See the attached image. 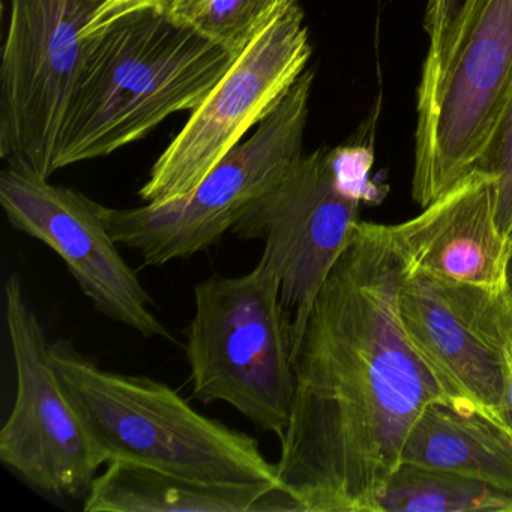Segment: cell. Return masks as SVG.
I'll return each mask as SVG.
<instances>
[{"instance_id":"obj_16","label":"cell","mask_w":512,"mask_h":512,"mask_svg":"<svg viewBox=\"0 0 512 512\" xmlns=\"http://www.w3.org/2000/svg\"><path fill=\"white\" fill-rule=\"evenodd\" d=\"M379 512H512V494L448 470L401 461L380 494Z\"/></svg>"},{"instance_id":"obj_14","label":"cell","mask_w":512,"mask_h":512,"mask_svg":"<svg viewBox=\"0 0 512 512\" xmlns=\"http://www.w3.org/2000/svg\"><path fill=\"white\" fill-rule=\"evenodd\" d=\"M86 512H301L280 484L200 481L128 461L94 479Z\"/></svg>"},{"instance_id":"obj_23","label":"cell","mask_w":512,"mask_h":512,"mask_svg":"<svg viewBox=\"0 0 512 512\" xmlns=\"http://www.w3.org/2000/svg\"><path fill=\"white\" fill-rule=\"evenodd\" d=\"M101 2H103V0H101Z\"/></svg>"},{"instance_id":"obj_6","label":"cell","mask_w":512,"mask_h":512,"mask_svg":"<svg viewBox=\"0 0 512 512\" xmlns=\"http://www.w3.org/2000/svg\"><path fill=\"white\" fill-rule=\"evenodd\" d=\"M367 149H317L265 196L244 209L230 232L265 244L260 262L281 283L293 310V346L331 269L358 230L359 209L370 199Z\"/></svg>"},{"instance_id":"obj_20","label":"cell","mask_w":512,"mask_h":512,"mask_svg":"<svg viewBox=\"0 0 512 512\" xmlns=\"http://www.w3.org/2000/svg\"><path fill=\"white\" fill-rule=\"evenodd\" d=\"M199 2L202 0H103L95 8L88 26L83 31V37H89L115 20L140 11H154L178 20Z\"/></svg>"},{"instance_id":"obj_8","label":"cell","mask_w":512,"mask_h":512,"mask_svg":"<svg viewBox=\"0 0 512 512\" xmlns=\"http://www.w3.org/2000/svg\"><path fill=\"white\" fill-rule=\"evenodd\" d=\"M410 346L436 380L445 404L512 430L505 395V349L512 296L409 269L398 298Z\"/></svg>"},{"instance_id":"obj_13","label":"cell","mask_w":512,"mask_h":512,"mask_svg":"<svg viewBox=\"0 0 512 512\" xmlns=\"http://www.w3.org/2000/svg\"><path fill=\"white\" fill-rule=\"evenodd\" d=\"M392 235L409 269L455 283L508 290L512 251L494 217V175L475 170L451 190L400 224Z\"/></svg>"},{"instance_id":"obj_19","label":"cell","mask_w":512,"mask_h":512,"mask_svg":"<svg viewBox=\"0 0 512 512\" xmlns=\"http://www.w3.org/2000/svg\"><path fill=\"white\" fill-rule=\"evenodd\" d=\"M479 169L494 175V217L512 251V91Z\"/></svg>"},{"instance_id":"obj_4","label":"cell","mask_w":512,"mask_h":512,"mask_svg":"<svg viewBox=\"0 0 512 512\" xmlns=\"http://www.w3.org/2000/svg\"><path fill=\"white\" fill-rule=\"evenodd\" d=\"M187 358L200 403L230 404L260 431L283 437L296 394L293 334L277 275L257 263L242 277L194 287Z\"/></svg>"},{"instance_id":"obj_17","label":"cell","mask_w":512,"mask_h":512,"mask_svg":"<svg viewBox=\"0 0 512 512\" xmlns=\"http://www.w3.org/2000/svg\"><path fill=\"white\" fill-rule=\"evenodd\" d=\"M295 2L298 0H202L178 20L238 56Z\"/></svg>"},{"instance_id":"obj_3","label":"cell","mask_w":512,"mask_h":512,"mask_svg":"<svg viewBox=\"0 0 512 512\" xmlns=\"http://www.w3.org/2000/svg\"><path fill=\"white\" fill-rule=\"evenodd\" d=\"M50 361L103 463L128 461L200 481L278 484L254 437L194 410L166 383L98 367L68 340Z\"/></svg>"},{"instance_id":"obj_18","label":"cell","mask_w":512,"mask_h":512,"mask_svg":"<svg viewBox=\"0 0 512 512\" xmlns=\"http://www.w3.org/2000/svg\"><path fill=\"white\" fill-rule=\"evenodd\" d=\"M479 0H428L425 32L428 52L418 88V116L425 115L436 101L446 71L463 41Z\"/></svg>"},{"instance_id":"obj_15","label":"cell","mask_w":512,"mask_h":512,"mask_svg":"<svg viewBox=\"0 0 512 512\" xmlns=\"http://www.w3.org/2000/svg\"><path fill=\"white\" fill-rule=\"evenodd\" d=\"M401 461L448 470L512 494V430L440 401L413 425Z\"/></svg>"},{"instance_id":"obj_10","label":"cell","mask_w":512,"mask_h":512,"mask_svg":"<svg viewBox=\"0 0 512 512\" xmlns=\"http://www.w3.org/2000/svg\"><path fill=\"white\" fill-rule=\"evenodd\" d=\"M512 91V0H479L431 109L418 116L412 196L421 208L481 163Z\"/></svg>"},{"instance_id":"obj_9","label":"cell","mask_w":512,"mask_h":512,"mask_svg":"<svg viewBox=\"0 0 512 512\" xmlns=\"http://www.w3.org/2000/svg\"><path fill=\"white\" fill-rule=\"evenodd\" d=\"M101 0H10L0 67V157L49 178Z\"/></svg>"},{"instance_id":"obj_22","label":"cell","mask_w":512,"mask_h":512,"mask_svg":"<svg viewBox=\"0 0 512 512\" xmlns=\"http://www.w3.org/2000/svg\"><path fill=\"white\" fill-rule=\"evenodd\" d=\"M508 292L512 296V256L508 266Z\"/></svg>"},{"instance_id":"obj_11","label":"cell","mask_w":512,"mask_h":512,"mask_svg":"<svg viewBox=\"0 0 512 512\" xmlns=\"http://www.w3.org/2000/svg\"><path fill=\"white\" fill-rule=\"evenodd\" d=\"M4 292L17 392L13 412L0 430V460L35 490L86 497L103 460L59 382L22 277L10 275Z\"/></svg>"},{"instance_id":"obj_2","label":"cell","mask_w":512,"mask_h":512,"mask_svg":"<svg viewBox=\"0 0 512 512\" xmlns=\"http://www.w3.org/2000/svg\"><path fill=\"white\" fill-rule=\"evenodd\" d=\"M238 56L166 14H128L89 35L55 172L139 142L193 112Z\"/></svg>"},{"instance_id":"obj_12","label":"cell","mask_w":512,"mask_h":512,"mask_svg":"<svg viewBox=\"0 0 512 512\" xmlns=\"http://www.w3.org/2000/svg\"><path fill=\"white\" fill-rule=\"evenodd\" d=\"M0 205L13 229L44 242L65 263L95 310L146 338H172L152 299L113 241L104 206L17 164L0 173Z\"/></svg>"},{"instance_id":"obj_7","label":"cell","mask_w":512,"mask_h":512,"mask_svg":"<svg viewBox=\"0 0 512 512\" xmlns=\"http://www.w3.org/2000/svg\"><path fill=\"white\" fill-rule=\"evenodd\" d=\"M310 58V35L298 0L248 43L191 112L140 188L145 205L190 194L280 103Z\"/></svg>"},{"instance_id":"obj_1","label":"cell","mask_w":512,"mask_h":512,"mask_svg":"<svg viewBox=\"0 0 512 512\" xmlns=\"http://www.w3.org/2000/svg\"><path fill=\"white\" fill-rule=\"evenodd\" d=\"M407 271L391 226L361 221L311 305L275 463L301 512H379L413 425L445 403L401 325Z\"/></svg>"},{"instance_id":"obj_5","label":"cell","mask_w":512,"mask_h":512,"mask_svg":"<svg viewBox=\"0 0 512 512\" xmlns=\"http://www.w3.org/2000/svg\"><path fill=\"white\" fill-rule=\"evenodd\" d=\"M313 71L305 70L280 103L187 196L133 209L104 206L118 245L145 265L163 266L208 250L232 229L247 206L277 187L304 157Z\"/></svg>"},{"instance_id":"obj_21","label":"cell","mask_w":512,"mask_h":512,"mask_svg":"<svg viewBox=\"0 0 512 512\" xmlns=\"http://www.w3.org/2000/svg\"><path fill=\"white\" fill-rule=\"evenodd\" d=\"M505 395L508 404L509 415L512 419V338L505 349Z\"/></svg>"}]
</instances>
